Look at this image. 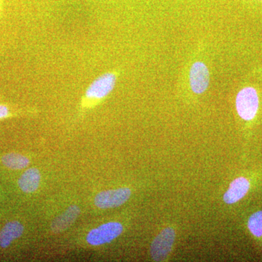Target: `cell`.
Segmentation results:
<instances>
[{"instance_id":"1","label":"cell","mask_w":262,"mask_h":262,"mask_svg":"<svg viewBox=\"0 0 262 262\" xmlns=\"http://www.w3.org/2000/svg\"><path fill=\"white\" fill-rule=\"evenodd\" d=\"M118 75L110 71L98 76L88 86L82 99V108H91L98 104L113 92L116 86Z\"/></svg>"},{"instance_id":"2","label":"cell","mask_w":262,"mask_h":262,"mask_svg":"<svg viewBox=\"0 0 262 262\" xmlns=\"http://www.w3.org/2000/svg\"><path fill=\"white\" fill-rule=\"evenodd\" d=\"M236 108L241 118L251 120L256 116L258 108V96L253 88H245L236 98Z\"/></svg>"},{"instance_id":"3","label":"cell","mask_w":262,"mask_h":262,"mask_svg":"<svg viewBox=\"0 0 262 262\" xmlns=\"http://www.w3.org/2000/svg\"><path fill=\"white\" fill-rule=\"evenodd\" d=\"M123 227L118 222H108L92 229L87 236V242L92 246L108 244L122 233Z\"/></svg>"},{"instance_id":"4","label":"cell","mask_w":262,"mask_h":262,"mask_svg":"<svg viewBox=\"0 0 262 262\" xmlns=\"http://www.w3.org/2000/svg\"><path fill=\"white\" fill-rule=\"evenodd\" d=\"M175 236L173 229L168 227L155 237L151 245V256L155 261H163L166 258L173 247Z\"/></svg>"},{"instance_id":"5","label":"cell","mask_w":262,"mask_h":262,"mask_svg":"<svg viewBox=\"0 0 262 262\" xmlns=\"http://www.w3.org/2000/svg\"><path fill=\"white\" fill-rule=\"evenodd\" d=\"M128 188L111 189L98 193L95 198V205L99 208H111L122 206L130 198Z\"/></svg>"},{"instance_id":"6","label":"cell","mask_w":262,"mask_h":262,"mask_svg":"<svg viewBox=\"0 0 262 262\" xmlns=\"http://www.w3.org/2000/svg\"><path fill=\"white\" fill-rule=\"evenodd\" d=\"M189 82L193 92L201 94L208 89L210 82L209 71L206 64L198 61L193 63L189 72Z\"/></svg>"},{"instance_id":"7","label":"cell","mask_w":262,"mask_h":262,"mask_svg":"<svg viewBox=\"0 0 262 262\" xmlns=\"http://www.w3.org/2000/svg\"><path fill=\"white\" fill-rule=\"evenodd\" d=\"M80 213V209L78 206H70L52 222V231L55 233H59L66 230L75 222Z\"/></svg>"},{"instance_id":"8","label":"cell","mask_w":262,"mask_h":262,"mask_svg":"<svg viewBox=\"0 0 262 262\" xmlns=\"http://www.w3.org/2000/svg\"><path fill=\"white\" fill-rule=\"evenodd\" d=\"M249 187V182L246 178L241 177L236 179L231 183L228 190L224 195V201L227 204H232L239 201L247 194Z\"/></svg>"},{"instance_id":"9","label":"cell","mask_w":262,"mask_h":262,"mask_svg":"<svg viewBox=\"0 0 262 262\" xmlns=\"http://www.w3.org/2000/svg\"><path fill=\"white\" fill-rule=\"evenodd\" d=\"M24 226L17 221L8 222L0 232V246L8 248L13 241L24 233Z\"/></svg>"},{"instance_id":"10","label":"cell","mask_w":262,"mask_h":262,"mask_svg":"<svg viewBox=\"0 0 262 262\" xmlns=\"http://www.w3.org/2000/svg\"><path fill=\"white\" fill-rule=\"evenodd\" d=\"M40 182V173L37 168H29L26 170L18 180L20 189L26 193L35 192Z\"/></svg>"},{"instance_id":"11","label":"cell","mask_w":262,"mask_h":262,"mask_svg":"<svg viewBox=\"0 0 262 262\" xmlns=\"http://www.w3.org/2000/svg\"><path fill=\"white\" fill-rule=\"evenodd\" d=\"M2 163L5 167L12 170H20L29 165V160L24 155L17 153H10L3 157Z\"/></svg>"},{"instance_id":"12","label":"cell","mask_w":262,"mask_h":262,"mask_svg":"<svg viewBox=\"0 0 262 262\" xmlns=\"http://www.w3.org/2000/svg\"><path fill=\"white\" fill-rule=\"evenodd\" d=\"M248 227L253 235L256 237L262 236V211L256 212L250 217Z\"/></svg>"},{"instance_id":"13","label":"cell","mask_w":262,"mask_h":262,"mask_svg":"<svg viewBox=\"0 0 262 262\" xmlns=\"http://www.w3.org/2000/svg\"><path fill=\"white\" fill-rule=\"evenodd\" d=\"M16 114L12 111L11 108L9 106L3 104V103H0V120L14 116Z\"/></svg>"}]
</instances>
